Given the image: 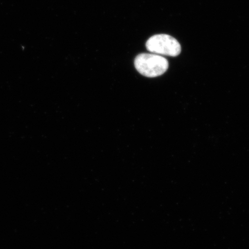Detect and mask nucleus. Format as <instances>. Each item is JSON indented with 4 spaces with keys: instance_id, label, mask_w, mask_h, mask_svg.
<instances>
[{
    "instance_id": "obj_1",
    "label": "nucleus",
    "mask_w": 249,
    "mask_h": 249,
    "mask_svg": "<svg viewBox=\"0 0 249 249\" xmlns=\"http://www.w3.org/2000/svg\"><path fill=\"white\" fill-rule=\"evenodd\" d=\"M135 67L142 75L156 77L166 72L169 68V62L166 58L160 55L142 53L136 57Z\"/></svg>"
},
{
    "instance_id": "obj_2",
    "label": "nucleus",
    "mask_w": 249,
    "mask_h": 249,
    "mask_svg": "<svg viewBox=\"0 0 249 249\" xmlns=\"http://www.w3.org/2000/svg\"><path fill=\"white\" fill-rule=\"evenodd\" d=\"M146 48L152 53L176 57L181 52V47L176 39L167 34H158L151 37Z\"/></svg>"
}]
</instances>
